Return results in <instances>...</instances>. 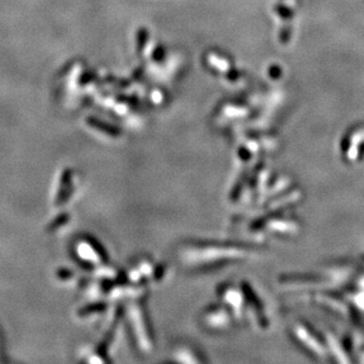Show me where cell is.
Returning a JSON list of instances; mask_svg holds the SVG:
<instances>
[{
	"label": "cell",
	"mask_w": 364,
	"mask_h": 364,
	"mask_svg": "<svg viewBox=\"0 0 364 364\" xmlns=\"http://www.w3.org/2000/svg\"><path fill=\"white\" fill-rule=\"evenodd\" d=\"M245 250L237 249L236 246L225 245H209V244H195V245H186L182 250L181 256L184 263L191 265H204L216 263V259L223 258H233L245 256Z\"/></svg>",
	"instance_id": "cell-1"
},
{
	"label": "cell",
	"mask_w": 364,
	"mask_h": 364,
	"mask_svg": "<svg viewBox=\"0 0 364 364\" xmlns=\"http://www.w3.org/2000/svg\"><path fill=\"white\" fill-rule=\"evenodd\" d=\"M73 252L79 258L80 262L89 265H99L104 263V254L102 252V249L92 240L83 238L77 241Z\"/></svg>",
	"instance_id": "cell-3"
},
{
	"label": "cell",
	"mask_w": 364,
	"mask_h": 364,
	"mask_svg": "<svg viewBox=\"0 0 364 364\" xmlns=\"http://www.w3.org/2000/svg\"><path fill=\"white\" fill-rule=\"evenodd\" d=\"M227 308V306H225ZM223 306H212L202 315V323L211 330H225L231 324L230 312Z\"/></svg>",
	"instance_id": "cell-4"
},
{
	"label": "cell",
	"mask_w": 364,
	"mask_h": 364,
	"mask_svg": "<svg viewBox=\"0 0 364 364\" xmlns=\"http://www.w3.org/2000/svg\"><path fill=\"white\" fill-rule=\"evenodd\" d=\"M129 318L134 325V335L138 344L144 351H149L152 348L151 333L149 329V322L146 319L145 312L143 311L139 304H134L130 309Z\"/></svg>",
	"instance_id": "cell-2"
}]
</instances>
